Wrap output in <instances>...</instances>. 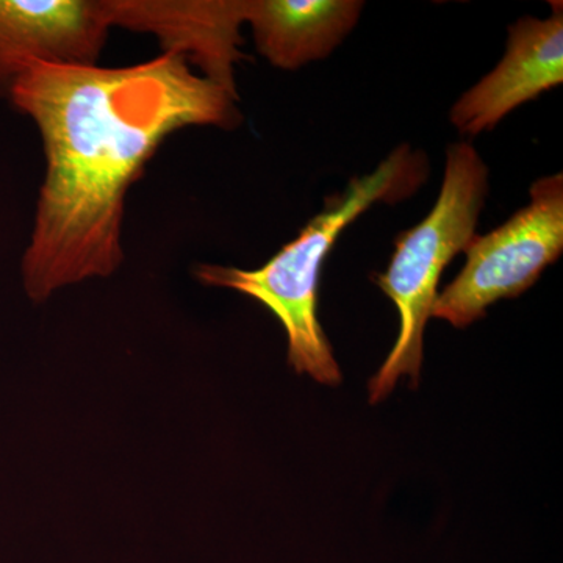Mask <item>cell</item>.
<instances>
[{"mask_svg":"<svg viewBox=\"0 0 563 563\" xmlns=\"http://www.w3.org/2000/svg\"><path fill=\"white\" fill-rule=\"evenodd\" d=\"M9 95L38 125L46 154L22 258L35 302L120 268L125 195L166 136L242 121L239 98L172 54L125 68L31 63Z\"/></svg>","mask_w":563,"mask_h":563,"instance_id":"1","label":"cell"},{"mask_svg":"<svg viewBox=\"0 0 563 563\" xmlns=\"http://www.w3.org/2000/svg\"><path fill=\"white\" fill-rule=\"evenodd\" d=\"M428 174L426 155L401 144L373 173L355 177L346 190L329 198L298 236L261 268L201 265L196 277L261 302L287 333L292 369L309 374L317 383L339 385L342 372L318 318L322 265L347 225L374 203L401 202L415 195Z\"/></svg>","mask_w":563,"mask_h":563,"instance_id":"2","label":"cell"},{"mask_svg":"<svg viewBox=\"0 0 563 563\" xmlns=\"http://www.w3.org/2000/svg\"><path fill=\"white\" fill-rule=\"evenodd\" d=\"M487 195L488 168L479 152L465 141L451 144L435 206L420 224L396 236L387 272L376 279L398 310L399 333L369 380V402L384 401L402 376L418 384L426 322L439 298L440 277L476 235Z\"/></svg>","mask_w":563,"mask_h":563,"instance_id":"3","label":"cell"},{"mask_svg":"<svg viewBox=\"0 0 563 563\" xmlns=\"http://www.w3.org/2000/svg\"><path fill=\"white\" fill-rule=\"evenodd\" d=\"M462 272L433 303L432 318L468 328L492 303L518 298L532 287L563 252V174L542 177L531 201L465 247Z\"/></svg>","mask_w":563,"mask_h":563,"instance_id":"4","label":"cell"},{"mask_svg":"<svg viewBox=\"0 0 563 563\" xmlns=\"http://www.w3.org/2000/svg\"><path fill=\"white\" fill-rule=\"evenodd\" d=\"M107 7L111 27L157 36L163 54L185 58L239 98L235 65L246 58L240 49L246 0H107Z\"/></svg>","mask_w":563,"mask_h":563,"instance_id":"5","label":"cell"},{"mask_svg":"<svg viewBox=\"0 0 563 563\" xmlns=\"http://www.w3.org/2000/svg\"><path fill=\"white\" fill-rule=\"evenodd\" d=\"M551 5L547 20L526 16L510 25L501 62L451 109L459 133L490 132L518 107L562 85L563 5Z\"/></svg>","mask_w":563,"mask_h":563,"instance_id":"6","label":"cell"},{"mask_svg":"<svg viewBox=\"0 0 563 563\" xmlns=\"http://www.w3.org/2000/svg\"><path fill=\"white\" fill-rule=\"evenodd\" d=\"M110 29L107 0H0V90L31 63L95 66Z\"/></svg>","mask_w":563,"mask_h":563,"instance_id":"7","label":"cell"},{"mask_svg":"<svg viewBox=\"0 0 563 563\" xmlns=\"http://www.w3.org/2000/svg\"><path fill=\"white\" fill-rule=\"evenodd\" d=\"M357 0H246L255 46L276 68L296 70L329 57L357 25Z\"/></svg>","mask_w":563,"mask_h":563,"instance_id":"8","label":"cell"}]
</instances>
